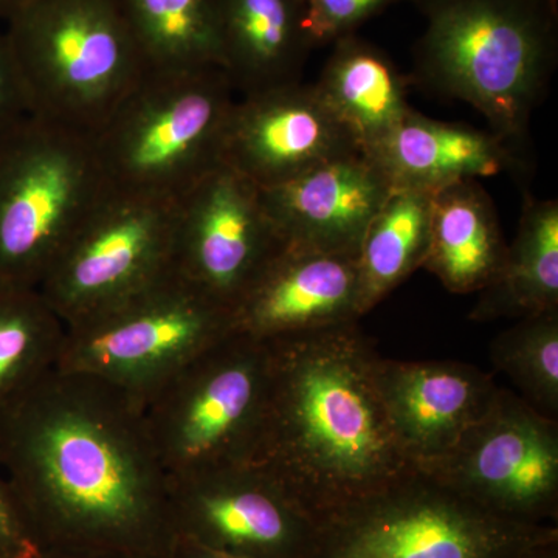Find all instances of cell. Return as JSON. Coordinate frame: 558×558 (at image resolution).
<instances>
[{
    "mask_svg": "<svg viewBox=\"0 0 558 558\" xmlns=\"http://www.w3.org/2000/svg\"><path fill=\"white\" fill-rule=\"evenodd\" d=\"M260 472L315 521L416 469L376 384L377 354L357 323L269 340Z\"/></svg>",
    "mask_w": 558,
    "mask_h": 558,
    "instance_id": "6da1fadb",
    "label": "cell"
},
{
    "mask_svg": "<svg viewBox=\"0 0 558 558\" xmlns=\"http://www.w3.org/2000/svg\"><path fill=\"white\" fill-rule=\"evenodd\" d=\"M425 20L414 78L469 102L517 148L558 61V0H411Z\"/></svg>",
    "mask_w": 558,
    "mask_h": 558,
    "instance_id": "7a4b0ae2",
    "label": "cell"
},
{
    "mask_svg": "<svg viewBox=\"0 0 558 558\" xmlns=\"http://www.w3.org/2000/svg\"><path fill=\"white\" fill-rule=\"evenodd\" d=\"M3 31L32 113L89 134L146 73L121 0H32Z\"/></svg>",
    "mask_w": 558,
    "mask_h": 558,
    "instance_id": "3957f363",
    "label": "cell"
},
{
    "mask_svg": "<svg viewBox=\"0 0 558 558\" xmlns=\"http://www.w3.org/2000/svg\"><path fill=\"white\" fill-rule=\"evenodd\" d=\"M236 98L222 69L146 72L92 134L110 189L179 201L222 165Z\"/></svg>",
    "mask_w": 558,
    "mask_h": 558,
    "instance_id": "277c9868",
    "label": "cell"
},
{
    "mask_svg": "<svg viewBox=\"0 0 558 558\" xmlns=\"http://www.w3.org/2000/svg\"><path fill=\"white\" fill-rule=\"evenodd\" d=\"M108 189L89 132L35 113L0 132V286L49 274Z\"/></svg>",
    "mask_w": 558,
    "mask_h": 558,
    "instance_id": "5b68a950",
    "label": "cell"
},
{
    "mask_svg": "<svg viewBox=\"0 0 558 558\" xmlns=\"http://www.w3.org/2000/svg\"><path fill=\"white\" fill-rule=\"evenodd\" d=\"M557 538L558 527L501 519L416 468L319 520L312 558H515Z\"/></svg>",
    "mask_w": 558,
    "mask_h": 558,
    "instance_id": "8992f818",
    "label": "cell"
},
{
    "mask_svg": "<svg viewBox=\"0 0 558 558\" xmlns=\"http://www.w3.org/2000/svg\"><path fill=\"white\" fill-rule=\"evenodd\" d=\"M417 469L501 519L558 527V421L509 389L498 388L453 449Z\"/></svg>",
    "mask_w": 558,
    "mask_h": 558,
    "instance_id": "52a82bcc",
    "label": "cell"
},
{
    "mask_svg": "<svg viewBox=\"0 0 558 558\" xmlns=\"http://www.w3.org/2000/svg\"><path fill=\"white\" fill-rule=\"evenodd\" d=\"M178 201L108 189L49 270L61 306L117 304L172 269Z\"/></svg>",
    "mask_w": 558,
    "mask_h": 558,
    "instance_id": "ba28073f",
    "label": "cell"
},
{
    "mask_svg": "<svg viewBox=\"0 0 558 558\" xmlns=\"http://www.w3.org/2000/svg\"><path fill=\"white\" fill-rule=\"evenodd\" d=\"M284 248L258 186L226 165L178 201L172 269L230 312Z\"/></svg>",
    "mask_w": 558,
    "mask_h": 558,
    "instance_id": "9c48e42d",
    "label": "cell"
},
{
    "mask_svg": "<svg viewBox=\"0 0 558 558\" xmlns=\"http://www.w3.org/2000/svg\"><path fill=\"white\" fill-rule=\"evenodd\" d=\"M359 150L314 84L301 81L236 98L223 134L222 165L269 190Z\"/></svg>",
    "mask_w": 558,
    "mask_h": 558,
    "instance_id": "30bf717a",
    "label": "cell"
},
{
    "mask_svg": "<svg viewBox=\"0 0 558 558\" xmlns=\"http://www.w3.org/2000/svg\"><path fill=\"white\" fill-rule=\"evenodd\" d=\"M374 384L391 427L416 468L435 461L494 403L498 385L486 371L461 362L374 360Z\"/></svg>",
    "mask_w": 558,
    "mask_h": 558,
    "instance_id": "8fae6325",
    "label": "cell"
},
{
    "mask_svg": "<svg viewBox=\"0 0 558 558\" xmlns=\"http://www.w3.org/2000/svg\"><path fill=\"white\" fill-rule=\"evenodd\" d=\"M357 256L286 247L231 311L233 329L269 341L362 317Z\"/></svg>",
    "mask_w": 558,
    "mask_h": 558,
    "instance_id": "7c38bea8",
    "label": "cell"
},
{
    "mask_svg": "<svg viewBox=\"0 0 558 558\" xmlns=\"http://www.w3.org/2000/svg\"><path fill=\"white\" fill-rule=\"evenodd\" d=\"M391 190L380 168L359 150L259 191L286 247L357 256L363 234Z\"/></svg>",
    "mask_w": 558,
    "mask_h": 558,
    "instance_id": "4fadbf2b",
    "label": "cell"
},
{
    "mask_svg": "<svg viewBox=\"0 0 558 558\" xmlns=\"http://www.w3.org/2000/svg\"><path fill=\"white\" fill-rule=\"evenodd\" d=\"M201 492L185 539L244 558H312L317 521L267 475H229Z\"/></svg>",
    "mask_w": 558,
    "mask_h": 558,
    "instance_id": "5bb4252c",
    "label": "cell"
},
{
    "mask_svg": "<svg viewBox=\"0 0 558 558\" xmlns=\"http://www.w3.org/2000/svg\"><path fill=\"white\" fill-rule=\"evenodd\" d=\"M391 189L425 193L519 170L515 148L490 131L428 119L411 109L395 131L365 150Z\"/></svg>",
    "mask_w": 558,
    "mask_h": 558,
    "instance_id": "9a60e30c",
    "label": "cell"
},
{
    "mask_svg": "<svg viewBox=\"0 0 558 558\" xmlns=\"http://www.w3.org/2000/svg\"><path fill=\"white\" fill-rule=\"evenodd\" d=\"M222 69L238 97L301 83L312 49L304 0H213Z\"/></svg>",
    "mask_w": 558,
    "mask_h": 558,
    "instance_id": "2e32d148",
    "label": "cell"
},
{
    "mask_svg": "<svg viewBox=\"0 0 558 558\" xmlns=\"http://www.w3.org/2000/svg\"><path fill=\"white\" fill-rule=\"evenodd\" d=\"M508 253L494 202L478 180L433 194L428 252L422 269L458 295L481 292L497 279Z\"/></svg>",
    "mask_w": 558,
    "mask_h": 558,
    "instance_id": "e0dca14e",
    "label": "cell"
},
{
    "mask_svg": "<svg viewBox=\"0 0 558 558\" xmlns=\"http://www.w3.org/2000/svg\"><path fill=\"white\" fill-rule=\"evenodd\" d=\"M332 47L314 86L365 153L395 131L410 112L409 81L391 58L368 40L351 35Z\"/></svg>",
    "mask_w": 558,
    "mask_h": 558,
    "instance_id": "ac0fdd59",
    "label": "cell"
},
{
    "mask_svg": "<svg viewBox=\"0 0 558 558\" xmlns=\"http://www.w3.org/2000/svg\"><path fill=\"white\" fill-rule=\"evenodd\" d=\"M269 349L242 351L211 369L191 400L182 428L190 458L233 453L258 432L269 387Z\"/></svg>",
    "mask_w": 558,
    "mask_h": 558,
    "instance_id": "d6986e66",
    "label": "cell"
},
{
    "mask_svg": "<svg viewBox=\"0 0 558 558\" xmlns=\"http://www.w3.org/2000/svg\"><path fill=\"white\" fill-rule=\"evenodd\" d=\"M550 310H558V202L526 196L502 269L481 290L470 318L519 319Z\"/></svg>",
    "mask_w": 558,
    "mask_h": 558,
    "instance_id": "ffe728a7",
    "label": "cell"
},
{
    "mask_svg": "<svg viewBox=\"0 0 558 558\" xmlns=\"http://www.w3.org/2000/svg\"><path fill=\"white\" fill-rule=\"evenodd\" d=\"M433 194L392 189L363 234L357 255L363 315L424 266Z\"/></svg>",
    "mask_w": 558,
    "mask_h": 558,
    "instance_id": "44dd1931",
    "label": "cell"
},
{
    "mask_svg": "<svg viewBox=\"0 0 558 558\" xmlns=\"http://www.w3.org/2000/svg\"><path fill=\"white\" fill-rule=\"evenodd\" d=\"M121 5L146 72L222 69L213 0H121Z\"/></svg>",
    "mask_w": 558,
    "mask_h": 558,
    "instance_id": "7402d4cb",
    "label": "cell"
},
{
    "mask_svg": "<svg viewBox=\"0 0 558 558\" xmlns=\"http://www.w3.org/2000/svg\"><path fill=\"white\" fill-rule=\"evenodd\" d=\"M490 359L524 402L558 421V310L519 318L492 341Z\"/></svg>",
    "mask_w": 558,
    "mask_h": 558,
    "instance_id": "603a6c76",
    "label": "cell"
},
{
    "mask_svg": "<svg viewBox=\"0 0 558 558\" xmlns=\"http://www.w3.org/2000/svg\"><path fill=\"white\" fill-rule=\"evenodd\" d=\"M38 310L31 288L0 286V402L35 347Z\"/></svg>",
    "mask_w": 558,
    "mask_h": 558,
    "instance_id": "cb8c5ba5",
    "label": "cell"
},
{
    "mask_svg": "<svg viewBox=\"0 0 558 558\" xmlns=\"http://www.w3.org/2000/svg\"><path fill=\"white\" fill-rule=\"evenodd\" d=\"M402 2L411 0H304V25L312 49L355 35L363 24Z\"/></svg>",
    "mask_w": 558,
    "mask_h": 558,
    "instance_id": "d4e9b609",
    "label": "cell"
},
{
    "mask_svg": "<svg viewBox=\"0 0 558 558\" xmlns=\"http://www.w3.org/2000/svg\"><path fill=\"white\" fill-rule=\"evenodd\" d=\"M32 113L9 38L0 27V132Z\"/></svg>",
    "mask_w": 558,
    "mask_h": 558,
    "instance_id": "484cf974",
    "label": "cell"
},
{
    "mask_svg": "<svg viewBox=\"0 0 558 558\" xmlns=\"http://www.w3.org/2000/svg\"><path fill=\"white\" fill-rule=\"evenodd\" d=\"M27 529L17 513L14 499L0 484V558H38Z\"/></svg>",
    "mask_w": 558,
    "mask_h": 558,
    "instance_id": "4316f807",
    "label": "cell"
},
{
    "mask_svg": "<svg viewBox=\"0 0 558 558\" xmlns=\"http://www.w3.org/2000/svg\"><path fill=\"white\" fill-rule=\"evenodd\" d=\"M171 558H244L238 556H231V554L219 553V550H213L204 548V546L196 545V543L190 542V539H183L180 543V554H175Z\"/></svg>",
    "mask_w": 558,
    "mask_h": 558,
    "instance_id": "83f0119b",
    "label": "cell"
},
{
    "mask_svg": "<svg viewBox=\"0 0 558 558\" xmlns=\"http://www.w3.org/2000/svg\"><path fill=\"white\" fill-rule=\"evenodd\" d=\"M515 558H558V538L524 550L523 554Z\"/></svg>",
    "mask_w": 558,
    "mask_h": 558,
    "instance_id": "f1b7e54d",
    "label": "cell"
},
{
    "mask_svg": "<svg viewBox=\"0 0 558 558\" xmlns=\"http://www.w3.org/2000/svg\"><path fill=\"white\" fill-rule=\"evenodd\" d=\"M32 0H0V22H5Z\"/></svg>",
    "mask_w": 558,
    "mask_h": 558,
    "instance_id": "f546056e",
    "label": "cell"
},
{
    "mask_svg": "<svg viewBox=\"0 0 558 558\" xmlns=\"http://www.w3.org/2000/svg\"><path fill=\"white\" fill-rule=\"evenodd\" d=\"M38 558H72V557H57V556H53V557H50V556H47V554H39V557ZM73 558H108V557H73Z\"/></svg>",
    "mask_w": 558,
    "mask_h": 558,
    "instance_id": "4dcf8cb0",
    "label": "cell"
}]
</instances>
